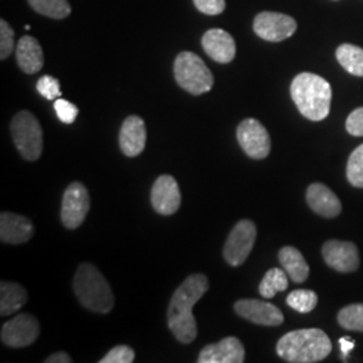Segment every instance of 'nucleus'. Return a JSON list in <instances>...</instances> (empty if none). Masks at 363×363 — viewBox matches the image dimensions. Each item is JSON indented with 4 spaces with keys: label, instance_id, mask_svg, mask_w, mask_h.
<instances>
[{
    "label": "nucleus",
    "instance_id": "f257e3e1",
    "mask_svg": "<svg viewBox=\"0 0 363 363\" xmlns=\"http://www.w3.org/2000/svg\"><path fill=\"white\" fill-rule=\"evenodd\" d=\"M208 279L206 274H190L169 300L167 325L178 342L189 345L194 342L198 330L193 315L195 304L208 292Z\"/></svg>",
    "mask_w": 363,
    "mask_h": 363
},
{
    "label": "nucleus",
    "instance_id": "f03ea898",
    "mask_svg": "<svg viewBox=\"0 0 363 363\" xmlns=\"http://www.w3.org/2000/svg\"><path fill=\"white\" fill-rule=\"evenodd\" d=\"M333 345L319 328L295 330L280 337L276 351L281 359L291 363L320 362L328 357Z\"/></svg>",
    "mask_w": 363,
    "mask_h": 363
},
{
    "label": "nucleus",
    "instance_id": "7ed1b4c3",
    "mask_svg": "<svg viewBox=\"0 0 363 363\" xmlns=\"http://www.w3.org/2000/svg\"><path fill=\"white\" fill-rule=\"evenodd\" d=\"M291 97L303 116L311 121H322L330 113L333 89L325 78L300 73L291 84Z\"/></svg>",
    "mask_w": 363,
    "mask_h": 363
},
{
    "label": "nucleus",
    "instance_id": "20e7f679",
    "mask_svg": "<svg viewBox=\"0 0 363 363\" xmlns=\"http://www.w3.org/2000/svg\"><path fill=\"white\" fill-rule=\"evenodd\" d=\"M73 289L82 307L97 313H108L115 307L112 288L103 273L89 262L78 267L73 279Z\"/></svg>",
    "mask_w": 363,
    "mask_h": 363
},
{
    "label": "nucleus",
    "instance_id": "39448f33",
    "mask_svg": "<svg viewBox=\"0 0 363 363\" xmlns=\"http://www.w3.org/2000/svg\"><path fill=\"white\" fill-rule=\"evenodd\" d=\"M174 76L183 91L201 96L211 91L214 77L201 57L191 52H182L174 62Z\"/></svg>",
    "mask_w": 363,
    "mask_h": 363
},
{
    "label": "nucleus",
    "instance_id": "423d86ee",
    "mask_svg": "<svg viewBox=\"0 0 363 363\" xmlns=\"http://www.w3.org/2000/svg\"><path fill=\"white\" fill-rule=\"evenodd\" d=\"M10 130L21 156L27 162L38 160L43 151V130L38 118L28 111H21L13 116Z\"/></svg>",
    "mask_w": 363,
    "mask_h": 363
},
{
    "label": "nucleus",
    "instance_id": "0eeeda50",
    "mask_svg": "<svg viewBox=\"0 0 363 363\" xmlns=\"http://www.w3.org/2000/svg\"><path fill=\"white\" fill-rule=\"evenodd\" d=\"M257 229L255 222L242 220L235 223L223 247V257L232 267H238L247 261L256 242Z\"/></svg>",
    "mask_w": 363,
    "mask_h": 363
},
{
    "label": "nucleus",
    "instance_id": "6e6552de",
    "mask_svg": "<svg viewBox=\"0 0 363 363\" xmlns=\"http://www.w3.org/2000/svg\"><path fill=\"white\" fill-rule=\"evenodd\" d=\"M91 208V196L88 189L81 182H73L66 187L62 196L61 220L66 229L74 230L86 218Z\"/></svg>",
    "mask_w": 363,
    "mask_h": 363
},
{
    "label": "nucleus",
    "instance_id": "1a4fd4ad",
    "mask_svg": "<svg viewBox=\"0 0 363 363\" xmlns=\"http://www.w3.org/2000/svg\"><path fill=\"white\" fill-rule=\"evenodd\" d=\"M237 140L249 157L261 160L271 152V136L256 118H245L237 127Z\"/></svg>",
    "mask_w": 363,
    "mask_h": 363
},
{
    "label": "nucleus",
    "instance_id": "9d476101",
    "mask_svg": "<svg viewBox=\"0 0 363 363\" xmlns=\"http://www.w3.org/2000/svg\"><path fill=\"white\" fill-rule=\"evenodd\" d=\"M38 319L31 313H19L1 327V342L13 349L33 345L39 337Z\"/></svg>",
    "mask_w": 363,
    "mask_h": 363
},
{
    "label": "nucleus",
    "instance_id": "9b49d317",
    "mask_svg": "<svg viewBox=\"0 0 363 363\" xmlns=\"http://www.w3.org/2000/svg\"><path fill=\"white\" fill-rule=\"evenodd\" d=\"M296 21L286 13L264 11L253 22V30L259 38L268 42H281L296 33Z\"/></svg>",
    "mask_w": 363,
    "mask_h": 363
},
{
    "label": "nucleus",
    "instance_id": "f8f14e48",
    "mask_svg": "<svg viewBox=\"0 0 363 363\" xmlns=\"http://www.w3.org/2000/svg\"><path fill=\"white\" fill-rule=\"evenodd\" d=\"M182 203L181 189L171 175H160L151 189V205L160 216L175 214Z\"/></svg>",
    "mask_w": 363,
    "mask_h": 363
},
{
    "label": "nucleus",
    "instance_id": "ddd939ff",
    "mask_svg": "<svg viewBox=\"0 0 363 363\" xmlns=\"http://www.w3.org/2000/svg\"><path fill=\"white\" fill-rule=\"evenodd\" d=\"M234 311L241 318L259 325H280L284 315L274 304L257 298H242L235 301Z\"/></svg>",
    "mask_w": 363,
    "mask_h": 363
},
{
    "label": "nucleus",
    "instance_id": "4468645a",
    "mask_svg": "<svg viewBox=\"0 0 363 363\" xmlns=\"http://www.w3.org/2000/svg\"><path fill=\"white\" fill-rule=\"evenodd\" d=\"M325 264L340 273L355 272L359 268V255L355 244L330 240L322 247Z\"/></svg>",
    "mask_w": 363,
    "mask_h": 363
},
{
    "label": "nucleus",
    "instance_id": "2eb2a0df",
    "mask_svg": "<svg viewBox=\"0 0 363 363\" xmlns=\"http://www.w3.org/2000/svg\"><path fill=\"white\" fill-rule=\"evenodd\" d=\"M245 361V349L238 337H228L218 343L205 346L199 352V363H242Z\"/></svg>",
    "mask_w": 363,
    "mask_h": 363
},
{
    "label": "nucleus",
    "instance_id": "dca6fc26",
    "mask_svg": "<svg viewBox=\"0 0 363 363\" xmlns=\"http://www.w3.org/2000/svg\"><path fill=\"white\" fill-rule=\"evenodd\" d=\"M147 143V130L143 118L128 116L121 124L118 133V144L121 152L128 157L139 156L144 151Z\"/></svg>",
    "mask_w": 363,
    "mask_h": 363
},
{
    "label": "nucleus",
    "instance_id": "f3484780",
    "mask_svg": "<svg viewBox=\"0 0 363 363\" xmlns=\"http://www.w3.org/2000/svg\"><path fill=\"white\" fill-rule=\"evenodd\" d=\"M202 48L218 64H230L235 57L234 38L222 28L208 30L202 37Z\"/></svg>",
    "mask_w": 363,
    "mask_h": 363
},
{
    "label": "nucleus",
    "instance_id": "a211bd4d",
    "mask_svg": "<svg viewBox=\"0 0 363 363\" xmlns=\"http://www.w3.org/2000/svg\"><path fill=\"white\" fill-rule=\"evenodd\" d=\"M34 235V225L27 217L3 211L0 214V240L4 244H25Z\"/></svg>",
    "mask_w": 363,
    "mask_h": 363
},
{
    "label": "nucleus",
    "instance_id": "6ab92c4d",
    "mask_svg": "<svg viewBox=\"0 0 363 363\" xmlns=\"http://www.w3.org/2000/svg\"><path fill=\"white\" fill-rule=\"evenodd\" d=\"M307 203L316 214L325 218H335L342 211L339 198L323 183H312L307 189Z\"/></svg>",
    "mask_w": 363,
    "mask_h": 363
},
{
    "label": "nucleus",
    "instance_id": "aec40b11",
    "mask_svg": "<svg viewBox=\"0 0 363 363\" xmlns=\"http://www.w3.org/2000/svg\"><path fill=\"white\" fill-rule=\"evenodd\" d=\"M16 64L26 74H35L43 67V50L34 37L25 35L19 39L15 49Z\"/></svg>",
    "mask_w": 363,
    "mask_h": 363
},
{
    "label": "nucleus",
    "instance_id": "412c9836",
    "mask_svg": "<svg viewBox=\"0 0 363 363\" xmlns=\"http://www.w3.org/2000/svg\"><path fill=\"white\" fill-rule=\"evenodd\" d=\"M279 261L294 283H304L310 276V267L296 247H284L279 252Z\"/></svg>",
    "mask_w": 363,
    "mask_h": 363
},
{
    "label": "nucleus",
    "instance_id": "4be33fe9",
    "mask_svg": "<svg viewBox=\"0 0 363 363\" xmlns=\"http://www.w3.org/2000/svg\"><path fill=\"white\" fill-rule=\"evenodd\" d=\"M27 291L18 283L1 281L0 284V315L7 316L19 311L27 303Z\"/></svg>",
    "mask_w": 363,
    "mask_h": 363
},
{
    "label": "nucleus",
    "instance_id": "5701e85b",
    "mask_svg": "<svg viewBox=\"0 0 363 363\" xmlns=\"http://www.w3.org/2000/svg\"><path fill=\"white\" fill-rule=\"evenodd\" d=\"M337 60L346 72L363 77V49L351 43L340 45L337 50Z\"/></svg>",
    "mask_w": 363,
    "mask_h": 363
},
{
    "label": "nucleus",
    "instance_id": "b1692460",
    "mask_svg": "<svg viewBox=\"0 0 363 363\" xmlns=\"http://www.w3.org/2000/svg\"><path fill=\"white\" fill-rule=\"evenodd\" d=\"M286 271L280 269V268H272L268 272L265 273L264 279L261 280L259 286V295L262 298H272L279 294L286 291V288L289 286L288 283V277H286Z\"/></svg>",
    "mask_w": 363,
    "mask_h": 363
},
{
    "label": "nucleus",
    "instance_id": "393cba45",
    "mask_svg": "<svg viewBox=\"0 0 363 363\" xmlns=\"http://www.w3.org/2000/svg\"><path fill=\"white\" fill-rule=\"evenodd\" d=\"M35 13L52 19H64L72 13L67 0H27Z\"/></svg>",
    "mask_w": 363,
    "mask_h": 363
},
{
    "label": "nucleus",
    "instance_id": "a878e982",
    "mask_svg": "<svg viewBox=\"0 0 363 363\" xmlns=\"http://www.w3.org/2000/svg\"><path fill=\"white\" fill-rule=\"evenodd\" d=\"M286 304L300 313H308L316 307L318 295L311 289H296L288 295Z\"/></svg>",
    "mask_w": 363,
    "mask_h": 363
},
{
    "label": "nucleus",
    "instance_id": "bb28decb",
    "mask_svg": "<svg viewBox=\"0 0 363 363\" xmlns=\"http://www.w3.org/2000/svg\"><path fill=\"white\" fill-rule=\"evenodd\" d=\"M337 322L345 330L363 333V304H350L337 313Z\"/></svg>",
    "mask_w": 363,
    "mask_h": 363
},
{
    "label": "nucleus",
    "instance_id": "cd10ccee",
    "mask_svg": "<svg viewBox=\"0 0 363 363\" xmlns=\"http://www.w3.org/2000/svg\"><path fill=\"white\" fill-rule=\"evenodd\" d=\"M347 179L351 186L363 189V144L357 147L349 157Z\"/></svg>",
    "mask_w": 363,
    "mask_h": 363
},
{
    "label": "nucleus",
    "instance_id": "c85d7f7f",
    "mask_svg": "<svg viewBox=\"0 0 363 363\" xmlns=\"http://www.w3.org/2000/svg\"><path fill=\"white\" fill-rule=\"evenodd\" d=\"M15 50V33L4 19L0 21V60H7Z\"/></svg>",
    "mask_w": 363,
    "mask_h": 363
},
{
    "label": "nucleus",
    "instance_id": "c756f323",
    "mask_svg": "<svg viewBox=\"0 0 363 363\" xmlns=\"http://www.w3.org/2000/svg\"><path fill=\"white\" fill-rule=\"evenodd\" d=\"M37 91L46 100H57L61 97V85L57 78L52 76H42L37 82Z\"/></svg>",
    "mask_w": 363,
    "mask_h": 363
},
{
    "label": "nucleus",
    "instance_id": "7c9ffc66",
    "mask_svg": "<svg viewBox=\"0 0 363 363\" xmlns=\"http://www.w3.org/2000/svg\"><path fill=\"white\" fill-rule=\"evenodd\" d=\"M135 361V351L130 346L120 345L105 354L100 363H130Z\"/></svg>",
    "mask_w": 363,
    "mask_h": 363
},
{
    "label": "nucleus",
    "instance_id": "2f4dec72",
    "mask_svg": "<svg viewBox=\"0 0 363 363\" xmlns=\"http://www.w3.org/2000/svg\"><path fill=\"white\" fill-rule=\"evenodd\" d=\"M54 109L58 118L65 123V124H73L78 116V108L73 103L64 100V99H57L54 103Z\"/></svg>",
    "mask_w": 363,
    "mask_h": 363
},
{
    "label": "nucleus",
    "instance_id": "473e14b6",
    "mask_svg": "<svg viewBox=\"0 0 363 363\" xmlns=\"http://www.w3.org/2000/svg\"><path fill=\"white\" fill-rule=\"evenodd\" d=\"M195 9L205 15H220L223 13L226 3L225 0H193Z\"/></svg>",
    "mask_w": 363,
    "mask_h": 363
},
{
    "label": "nucleus",
    "instance_id": "72a5a7b5",
    "mask_svg": "<svg viewBox=\"0 0 363 363\" xmlns=\"http://www.w3.org/2000/svg\"><path fill=\"white\" fill-rule=\"evenodd\" d=\"M346 130L352 136H363V106L351 112L346 121Z\"/></svg>",
    "mask_w": 363,
    "mask_h": 363
},
{
    "label": "nucleus",
    "instance_id": "f704fd0d",
    "mask_svg": "<svg viewBox=\"0 0 363 363\" xmlns=\"http://www.w3.org/2000/svg\"><path fill=\"white\" fill-rule=\"evenodd\" d=\"M46 363H72L73 359L69 354H66L64 351H58V352H54L49 358L45 359Z\"/></svg>",
    "mask_w": 363,
    "mask_h": 363
},
{
    "label": "nucleus",
    "instance_id": "c9c22d12",
    "mask_svg": "<svg viewBox=\"0 0 363 363\" xmlns=\"http://www.w3.org/2000/svg\"><path fill=\"white\" fill-rule=\"evenodd\" d=\"M339 346H340V352H342V357L346 359L350 354V351L354 349L355 346V342L351 340L349 337H340L339 339Z\"/></svg>",
    "mask_w": 363,
    "mask_h": 363
},
{
    "label": "nucleus",
    "instance_id": "e433bc0d",
    "mask_svg": "<svg viewBox=\"0 0 363 363\" xmlns=\"http://www.w3.org/2000/svg\"><path fill=\"white\" fill-rule=\"evenodd\" d=\"M30 28H31V27L28 26V25H26V26H25V30H27V31H28Z\"/></svg>",
    "mask_w": 363,
    "mask_h": 363
}]
</instances>
